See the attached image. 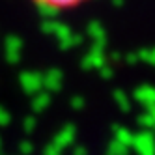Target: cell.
I'll use <instances>...</instances> for the list:
<instances>
[{"label": "cell", "instance_id": "cell-1", "mask_svg": "<svg viewBox=\"0 0 155 155\" xmlns=\"http://www.w3.org/2000/svg\"><path fill=\"white\" fill-rule=\"evenodd\" d=\"M32 2L43 9H49V12H68V9L82 6L88 0H32Z\"/></svg>", "mask_w": 155, "mask_h": 155}]
</instances>
